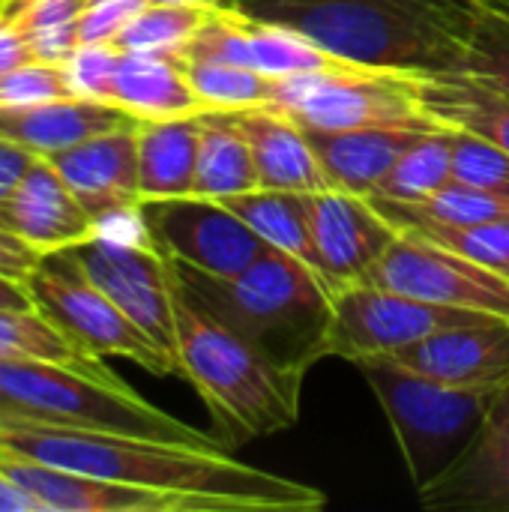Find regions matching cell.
<instances>
[{
    "label": "cell",
    "mask_w": 509,
    "mask_h": 512,
    "mask_svg": "<svg viewBox=\"0 0 509 512\" xmlns=\"http://www.w3.org/2000/svg\"><path fill=\"white\" fill-rule=\"evenodd\" d=\"M0 453L111 483L183 495L198 512H318L327 507L321 489L237 462L219 447L0 420Z\"/></svg>",
    "instance_id": "cell-1"
},
{
    "label": "cell",
    "mask_w": 509,
    "mask_h": 512,
    "mask_svg": "<svg viewBox=\"0 0 509 512\" xmlns=\"http://www.w3.org/2000/svg\"><path fill=\"white\" fill-rule=\"evenodd\" d=\"M492 0H240L324 51L417 75L462 72L474 30Z\"/></svg>",
    "instance_id": "cell-2"
},
{
    "label": "cell",
    "mask_w": 509,
    "mask_h": 512,
    "mask_svg": "<svg viewBox=\"0 0 509 512\" xmlns=\"http://www.w3.org/2000/svg\"><path fill=\"white\" fill-rule=\"evenodd\" d=\"M177 273V270H174ZM174 360L207 405L222 450L279 435L297 426L306 372L285 369L264 351L198 309L177 282Z\"/></svg>",
    "instance_id": "cell-3"
},
{
    "label": "cell",
    "mask_w": 509,
    "mask_h": 512,
    "mask_svg": "<svg viewBox=\"0 0 509 512\" xmlns=\"http://www.w3.org/2000/svg\"><path fill=\"white\" fill-rule=\"evenodd\" d=\"M183 294L222 327L285 369L309 372L324 360L333 294L300 261L267 249L237 276L174 264Z\"/></svg>",
    "instance_id": "cell-4"
},
{
    "label": "cell",
    "mask_w": 509,
    "mask_h": 512,
    "mask_svg": "<svg viewBox=\"0 0 509 512\" xmlns=\"http://www.w3.org/2000/svg\"><path fill=\"white\" fill-rule=\"evenodd\" d=\"M0 420L219 447L210 432L159 411L111 369L87 372L45 360H0Z\"/></svg>",
    "instance_id": "cell-5"
},
{
    "label": "cell",
    "mask_w": 509,
    "mask_h": 512,
    "mask_svg": "<svg viewBox=\"0 0 509 512\" xmlns=\"http://www.w3.org/2000/svg\"><path fill=\"white\" fill-rule=\"evenodd\" d=\"M354 366L372 387L417 492L438 480L486 426L492 387L444 384L387 357H363Z\"/></svg>",
    "instance_id": "cell-6"
},
{
    "label": "cell",
    "mask_w": 509,
    "mask_h": 512,
    "mask_svg": "<svg viewBox=\"0 0 509 512\" xmlns=\"http://www.w3.org/2000/svg\"><path fill=\"white\" fill-rule=\"evenodd\" d=\"M273 108L306 129H441L423 108L417 72L351 60L276 78Z\"/></svg>",
    "instance_id": "cell-7"
},
{
    "label": "cell",
    "mask_w": 509,
    "mask_h": 512,
    "mask_svg": "<svg viewBox=\"0 0 509 512\" xmlns=\"http://www.w3.org/2000/svg\"><path fill=\"white\" fill-rule=\"evenodd\" d=\"M27 291L33 306L81 351L123 357L153 375H177L174 360L108 300L66 249L39 255L27 276Z\"/></svg>",
    "instance_id": "cell-8"
},
{
    "label": "cell",
    "mask_w": 509,
    "mask_h": 512,
    "mask_svg": "<svg viewBox=\"0 0 509 512\" xmlns=\"http://www.w3.org/2000/svg\"><path fill=\"white\" fill-rule=\"evenodd\" d=\"M486 312L435 306L417 297H405L372 282H357L333 294L330 324L324 336V360L342 357L357 363L363 357H387L408 348L438 330L471 324Z\"/></svg>",
    "instance_id": "cell-9"
},
{
    "label": "cell",
    "mask_w": 509,
    "mask_h": 512,
    "mask_svg": "<svg viewBox=\"0 0 509 512\" xmlns=\"http://www.w3.org/2000/svg\"><path fill=\"white\" fill-rule=\"evenodd\" d=\"M366 282L435 306L509 318L507 276L456 255L414 228H399Z\"/></svg>",
    "instance_id": "cell-10"
},
{
    "label": "cell",
    "mask_w": 509,
    "mask_h": 512,
    "mask_svg": "<svg viewBox=\"0 0 509 512\" xmlns=\"http://www.w3.org/2000/svg\"><path fill=\"white\" fill-rule=\"evenodd\" d=\"M66 252L108 294V300L174 360V342H177L174 261L150 240L129 243L102 234L78 246H69Z\"/></svg>",
    "instance_id": "cell-11"
},
{
    "label": "cell",
    "mask_w": 509,
    "mask_h": 512,
    "mask_svg": "<svg viewBox=\"0 0 509 512\" xmlns=\"http://www.w3.org/2000/svg\"><path fill=\"white\" fill-rule=\"evenodd\" d=\"M150 240L174 261L210 276H237L270 246L222 201L165 198L141 201Z\"/></svg>",
    "instance_id": "cell-12"
},
{
    "label": "cell",
    "mask_w": 509,
    "mask_h": 512,
    "mask_svg": "<svg viewBox=\"0 0 509 512\" xmlns=\"http://www.w3.org/2000/svg\"><path fill=\"white\" fill-rule=\"evenodd\" d=\"M306 213L330 294L366 282L369 270L399 234L372 198L342 189L306 192Z\"/></svg>",
    "instance_id": "cell-13"
},
{
    "label": "cell",
    "mask_w": 509,
    "mask_h": 512,
    "mask_svg": "<svg viewBox=\"0 0 509 512\" xmlns=\"http://www.w3.org/2000/svg\"><path fill=\"white\" fill-rule=\"evenodd\" d=\"M183 54L228 60V63L255 69L273 81L342 63V57L324 51L303 33L285 24L267 21V18H258L240 6H216Z\"/></svg>",
    "instance_id": "cell-14"
},
{
    "label": "cell",
    "mask_w": 509,
    "mask_h": 512,
    "mask_svg": "<svg viewBox=\"0 0 509 512\" xmlns=\"http://www.w3.org/2000/svg\"><path fill=\"white\" fill-rule=\"evenodd\" d=\"M387 360L456 387H492L509 381V318L486 315L471 324L438 330Z\"/></svg>",
    "instance_id": "cell-15"
},
{
    "label": "cell",
    "mask_w": 509,
    "mask_h": 512,
    "mask_svg": "<svg viewBox=\"0 0 509 512\" xmlns=\"http://www.w3.org/2000/svg\"><path fill=\"white\" fill-rule=\"evenodd\" d=\"M0 471L21 486L42 512H198L183 495L111 483L12 453H0Z\"/></svg>",
    "instance_id": "cell-16"
},
{
    "label": "cell",
    "mask_w": 509,
    "mask_h": 512,
    "mask_svg": "<svg viewBox=\"0 0 509 512\" xmlns=\"http://www.w3.org/2000/svg\"><path fill=\"white\" fill-rule=\"evenodd\" d=\"M135 126L138 123L93 135L69 150L48 156V162L96 222L141 207Z\"/></svg>",
    "instance_id": "cell-17"
},
{
    "label": "cell",
    "mask_w": 509,
    "mask_h": 512,
    "mask_svg": "<svg viewBox=\"0 0 509 512\" xmlns=\"http://www.w3.org/2000/svg\"><path fill=\"white\" fill-rule=\"evenodd\" d=\"M0 228L24 240L39 255L96 237V219L45 156L30 162L18 189L0 210Z\"/></svg>",
    "instance_id": "cell-18"
},
{
    "label": "cell",
    "mask_w": 509,
    "mask_h": 512,
    "mask_svg": "<svg viewBox=\"0 0 509 512\" xmlns=\"http://www.w3.org/2000/svg\"><path fill=\"white\" fill-rule=\"evenodd\" d=\"M237 129L249 141L258 183L264 189H285V192H321L330 189V180L309 144L306 129L285 111L264 105L231 111Z\"/></svg>",
    "instance_id": "cell-19"
},
{
    "label": "cell",
    "mask_w": 509,
    "mask_h": 512,
    "mask_svg": "<svg viewBox=\"0 0 509 512\" xmlns=\"http://www.w3.org/2000/svg\"><path fill=\"white\" fill-rule=\"evenodd\" d=\"M138 123L123 108L87 96H63L36 105L0 108V138L30 150L33 156H54L93 135Z\"/></svg>",
    "instance_id": "cell-20"
},
{
    "label": "cell",
    "mask_w": 509,
    "mask_h": 512,
    "mask_svg": "<svg viewBox=\"0 0 509 512\" xmlns=\"http://www.w3.org/2000/svg\"><path fill=\"white\" fill-rule=\"evenodd\" d=\"M306 129V126H303ZM330 189L372 198L417 129H306Z\"/></svg>",
    "instance_id": "cell-21"
},
{
    "label": "cell",
    "mask_w": 509,
    "mask_h": 512,
    "mask_svg": "<svg viewBox=\"0 0 509 512\" xmlns=\"http://www.w3.org/2000/svg\"><path fill=\"white\" fill-rule=\"evenodd\" d=\"M417 498L432 512H509V444L483 429Z\"/></svg>",
    "instance_id": "cell-22"
},
{
    "label": "cell",
    "mask_w": 509,
    "mask_h": 512,
    "mask_svg": "<svg viewBox=\"0 0 509 512\" xmlns=\"http://www.w3.org/2000/svg\"><path fill=\"white\" fill-rule=\"evenodd\" d=\"M111 102L135 120H174L204 111L186 78L183 60L150 51L120 54Z\"/></svg>",
    "instance_id": "cell-23"
},
{
    "label": "cell",
    "mask_w": 509,
    "mask_h": 512,
    "mask_svg": "<svg viewBox=\"0 0 509 512\" xmlns=\"http://www.w3.org/2000/svg\"><path fill=\"white\" fill-rule=\"evenodd\" d=\"M420 99L438 126L480 135L509 150V93L489 81L471 72L420 75Z\"/></svg>",
    "instance_id": "cell-24"
},
{
    "label": "cell",
    "mask_w": 509,
    "mask_h": 512,
    "mask_svg": "<svg viewBox=\"0 0 509 512\" xmlns=\"http://www.w3.org/2000/svg\"><path fill=\"white\" fill-rule=\"evenodd\" d=\"M138 192L141 201H165L195 195V165L201 120H138Z\"/></svg>",
    "instance_id": "cell-25"
},
{
    "label": "cell",
    "mask_w": 509,
    "mask_h": 512,
    "mask_svg": "<svg viewBox=\"0 0 509 512\" xmlns=\"http://www.w3.org/2000/svg\"><path fill=\"white\" fill-rule=\"evenodd\" d=\"M201 141L195 165V195L228 201L258 189V171L249 141L237 129L231 111H201Z\"/></svg>",
    "instance_id": "cell-26"
},
{
    "label": "cell",
    "mask_w": 509,
    "mask_h": 512,
    "mask_svg": "<svg viewBox=\"0 0 509 512\" xmlns=\"http://www.w3.org/2000/svg\"><path fill=\"white\" fill-rule=\"evenodd\" d=\"M222 204H228L270 249L300 261L303 267H309L324 282L318 252L312 243V231H309V213H306V195L303 192L258 186V189L234 195Z\"/></svg>",
    "instance_id": "cell-27"
},
{
    "label": "cell",
    "mask_w": 509,
    "mask_h": 512,
    "mask_svg": "<svg viewBox=\"0 0 509 512\" xmlns=\"http://www.w3.org/2000/svg\"><path fill=\"white\" fill-rule=\"evenodd\" d=\"M375 201V198H372ZM387 219L399 228H426V225H474L509 219V201L483 192L477 186L450 180L438 192L420 201H375Z\"/></svg>",
    "instance_id": "cell-28"
},
{
    "label": "cell",
    "mask_w": 509,
    "mask_h": 512,
    "mask_svg": "<svg viewBox=\"0 0 509 512\" xmlns=\"http://www.w3.org/2000/svg\"><path fill=\"white\" fill-rule=\"evenodd\" d=\"M453 144L456 132L441 126L420 132L411 147L396 159L381 186L375 189V201H420L453 180Z\"/></svg>",
    "instance_id": "cell-29"
},
{
    "label": "cell",
    "mask_w": 509,
    "mask_h": 512,
    "mask_svg": "<svg viewBox=\"0 0 509 512\" xmlns=\"http://www.w3.org/2000/svg\"><path fill=\"white\" fill-rule=\"evenodd\" d=\"M0 360H45L87 372H105L102 357H93L72 345L36 306L6 309L0 306Z\"/></svg>",
    "instance_id": "cell-30"
},
{
    "label": "cell",
    "mask_w": 509,
    "mask_h": 512,
    "mask_svg": "<svg viewBox=\"0 0 509 512\" xmlns=\"http://www.w3.org/2000/svg\"><path fill=\"white\" fill-rule=\"evenodd\" d=\"M186 78L204 111H246L273 105V78L216 57L183 54Z\"/></svg>",
    "instance_id": "cell-31"
},
{
    "label": "cell",
    "mask_w": 509,
    "mask_h": 512,
    "mask_svg": "<svg viewBox=\"0 0 509 512\" xmlns=\"http://www.w3.org/2000/svg\"><path fill=\"white\" fill-rule=\"evenodd\" d=\"M210 6H192V3H165L150 0L114 39L123 51H150V54H171L180 57L195 33L210 18Z\"/></svg>",
    "instance_id": "cell-32"
},
{
    "label": "cell",
    "mask_w": 509,
    "mask_h": 512,
    "mask_svg": "<svg viewBox=\"0 0 509 512\" xmlns=\"http://www.w3.org/2000/svg\"><path fill=\"white\" fill-rule=\"evenodd\" d=\"M24 30L36 60L66 63L78 45V18L87 0H3Z\"/></svg>",
    "instance_id": "cell-33"
},
{
    "label": "cell",
    "mask_w": 509,
    "mask_h": 512,
    "mask_svg": "<svg viewBox=\"0 0 509 512\" xmlns=\"http://www.w3.org/2000/svg\"><path fill=\"white\" fill-rule=\"evenodd\" d=\"M414 231L509 279V219L474 222V225H426Z\"/></svg>",
    "instance_id": "cell-34"
},
{
    "label": "cell",
    "mask_w": 509,
    "mask_h": 512,
    "mask_svg": "<svg viewBox=\"0 0 509 512\" xmlns=\"http://www.w3.org/2000/svg\"><path fill=\"white\" fill-rule=\"evenodd\" d=\"M509 93V3L492 0L468 45L465 69Z\"/></svg>",
    "instance_id": "cell-35"
},
{
    "label": "cell",
    "mask_w": 509,
    "mask_h": 512,
    "mask_svg": "<svg viewBox=\"0 0 509 512\" xmlns=\"http://www.w3.org/2000/svg\"><path fill=\"white\" fill-rule=\"evenodd\" d=\"M453 132H456L453 180L477 186L483 192H492L509 201V150L462 129H453Z\"/></svg>",
    "instance_id": "cell-36"
},
{
    "label": "cell",
    "mask_w": 509,
    "mask_h": 512,
    "mask_svg": "<svg viewBox=\"0 0 509 512\" xmlns=\"http://www.w3.org/2000/svg\"><path fill=\"white\" fill-rule=\"evenodd\" d=\"M120 54L123 51L114 42H78L75 51L63 63V72H66L72 93L87 96V99H99V102H111Z\"/></svg>",
    "instance_id": "cell-37"
},
{
    "label": "cell",
    "mask_w": 509,
    "mask_h": 512,
    "mask_svg": "<svg viewBox=\"0 0 509 512\" xmlns=\"http://www.w3.org/2000/svg\"><path fill=\"white\" fill-rule=\"evenodd\" d=\"M75 96L66 72L60 63H42L30 60L6 75H0V108H18V105H36Z\"/></svg>",
    "instance_id": "cell-38"
},
{
    "label": "cell",
    "mask_w": 509,
    "mask_h": 512,
    "mask_svg": "<svg viewBox=\"0 0 509 512\" xmlns=\"http://www.w3.org/2000/svg\"><path fill=\"white\" fill-rule=\"evenodd\" d=\"M150 0H87L78 18V42H114Z\"/></svg>",
    "instance_id": "cell-39"
},
{
    "label": "cell",
    "mask_w": 509,
    "mask_h": 512,
    "mask_svg": "<svg viewBox=\"0 0 509 512\" xmlns=\"http://www.w3.org/2000/svg\"><path fill=\"white\" fill-rule=\"evenodd\" d=\"M30 60H36V57H33V51H30V45L24 39V30L0 0V75H6V72H12V69H18V66H24Z\"/></svg>",
    "instance_id": "cell-40"
},
{
    "label": "cell",
    "mask_w": 509,
    "mask_h": 512,
    "mask_svg": "<svg viewBox=\"0 0 509 512\" xmlns=\"http://www.w3.org/2000/svg\"><path fill=\"white\" fill-rule=\"evenodd\" d=\"M36 264H39V252L30 249L15 234H9V231L0 228V276L27 282V276L33 273Z\"/></svg>",
    "instance_id": "cell-41"
},
{
    "label": "cell",
    "mask_w": 509,
    "mask_h": 512,
    "mask_svg": "<svg viewBox=\"0 0 509 512\" xmlns=\"http://www.w3.org/2000/svg\"><path fill=\"white\" fill-rule=\"evenodd\" d=\"M36 156L6 138H0V210L6 207V201L12 198V192L18 189L21 177L27 174L30 162Z\"/></svg>",
    "instance_id": "cell-42"
},
{
    "label": "cell",
    "mask_w": 509,
    "mask_h": 512,
    "mask_svg": "<svg viewBox=\"0 0 509 512\" xmlns=\"http://www.w3.org/2000/svg\"><path fill=\"white\" fill-rule=\"evenodd\" d=\"M489 435L501 438L509 444V381L501 384L495 390V399L489 405V414H486V426H483Z\"/></svg>",
    "instance_id": "cell-43"
},
{
    "label": "cell",
    "mask_w": 509,
    "mask_h": 512,
    "mask_svg": "<svg viewBox=\"0 0 509 512\" xmlns=\"http://www.w3.org/2000/svg\"><path fill=\"white\" fill-rule=\"evenodd\" d=\"M0 512H42V507L0 471Z\"/></svg>",
    "instance_id": "cell-44"
},
{
    "label": "cell",
    "mask_w": 509,
    "mask_h": 512,
    "mask_svg": "<svg viewBox=\"0 0 509 512\" xmlns=\"http://www.w3.org/2000/svg\"><path fill=\"white\" fill-rule=\"evenodd\" d=\"M0 306H6V309H30L33 300H30L27 282L0 276Z\"/></svg>",
    "instance_id": "cell-45"
},
{
    "label": "cell",
    "mask_w": 509,
    "mask_h": 512,
    "mask_svg": "<svg viewBox=\"0 0 509 512\" xmlns=\"http://www.w3.org/2000/svg\"><path fill=\"white\" fill-rule=\"evenodd\" d=\"M165 3H192V6H210V9H216V6H237L240 0H165Z\"/></svg>",
    "instance_id": "cell-46"
},
{
    "label": "cell",
    "mask_w": 509,
    "mask_h": 512,
    "mask_svg": "<svg viewBox=\"0 0 509 512\" xmlns=\"http://www.w3.org/2000/svg\"><path fill=\"white\" fill-rule=\"evenodd\" d=\"M507 3H509V0H507Z\"/></svg>",
    "instance_id": "cell-47"
}]
</instances>
